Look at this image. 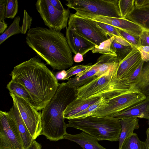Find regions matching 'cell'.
<instances>
[{"mask_svg": "<svg viewBox=\"0 0 149 149\" xmlns=\"http://www.w3.org/2000/svg\"><path fill=\"white\" fill-rule=\"evenodd\" d=\"M10 75L12 79L25 88L31 98L32 106L38 111L48 104L59 84L38 56L14 67Z\"/></svg>", "mask_w": 149, "mask_h": 149, "instance_id": "6da1fadb", "label": "cell"}, {"mask_svg": "<svg viewBox=\"0 0 149 149\" xmlns=\"http://www.w3.org/2000/svg\"><path fill=\"white\" fill-rule=\"evenodd\" d=\"M26 41L38 56L54 70H65L74 63L72 51L61 32L36 26L28 31Z\"/></svg>", "mask_w": 149, "mask_h": 149, "instance_id": "7a4b0ae2", "label": "cell"}, {"mask_svg": "<svg viewBox=\"0 0 149 149\" xmlns=\"http://www.w3.org/2000/svg\"><path fill=\"white\" fill-rule=\"evenodd\" d=\"M75 90L65 85L59 84L56 92L41 113L43 135L51 141L63 139L67 133L63 112L67 106L76 98Z\"/></svg>", "mask_w": 149, "mask_h": 149, "instance_id": "3957f363", "label": "cell"}, {"mask_svg": "<svg viewBox=\"0 0 149 149\" xmlns=\"http://www.w3.org/2000/svg\"><path fill=\"white\" fill-rule=\"evenodd\" d=\"M67 127L79 130L94 137L98 141H116L121 130L120 119L111 117H100L91 115L69 120Z\"/></svg>", "mask_w": 149, "mask_h": 149, "instance_id": "277c9868", "label": "cell"}, {"mask_svg": "<svg viewBox=\"0 0 149 149\" xmlns=\"http://www.w3.org/2000/svg\"><path fill=\"white\" fill-rule=\"evenodd\" d=\"M146 97L133 86L125 93L105 99L92 115L100 117H111L142 102Z\"/></svg>", "mask_w": 149, "mask_h": 149, "instance_id": "5b68a950", "label": "cell"}, {"mask_svg": "<svg viewBox=\"0 0 149 149\" xmlns=\"http://www.w3.org/2000/svg\"><path fill=\"white\" fill-rule=\"evenodd\" d=\"M66 6L76 11L104 16L122 18L118 0H68Z\"/></svg>", "mask_w": 149, "mask_h": 149, "instance_id": "8992f818", "label": "cell"}, {"mask_svg": "<svg viewBox=\"0 0 149 149\" xmlns=\"http://www.w3.org/2000/svg\"><path fill=\"white\" fill-rule=\"evenodd\" d=\"M119 63L105 73L75 91L76 99H84L95 95H102L114 90Z\"/></svg>", "mask_w": 149, "mask_h": 149, "instance_id": "52a82bcc", "label": "cell"}, {"mask_svg": "<svg viewBox=\"0 0 149 149\" xmlns=\"http://www.w3.org/2000/svg\"><path fill=\"white\" fill-rule=\"evenodd\" d=\"M68 25V27L95 45H99L109 38L95 21L77 16L74 14L70 15Z\"/></svg>", "mask_w": 149, "mask_h": 149, "instance_id": "ba28073f", "label": "cell"}, {"mask_svg": "<svg viewBox=\"0 0 149 149\" xmlns=\"http://www.w3.org/2000/svg\"><path fill=\"white\" fill-rule=\"evenodd\" d=\"M35 6L45 24L49 29L60 32L67 27L70 15L69 9L63 11L58 10L52 6L50 0H38Z\"/></svg>", "mask_w": 149, "mask_h": 149, "instance_id": "9c48e42d", "label": "cell"}, {"mask_svg": "<svg viewBox=\"0 0 149 149\" xmlns=\"http://www.w3.org/2000/svg\"><path fill=\"white\" fill-rule=\"evenodd\" d=\"M0 149H25L15 123L7 112L1 110Z\"/></svg>", "mask_w": 149, "mask_h": 149, "instance_id": "30bf717a", "label": "cell"}, {"mask_svg": "<svg viewBox=\"0 0 149 149\" xmlns=\"http://www.w3.org/2000/svg\"><path fill=\"white\" fill-rule=\"evenodd\" d=\"M10 95L16 103L21 116L33 140L40 135L42 130L41 113L28 101L13 93Z\"/></svg>", "mask_w": 149, "mask_h": 149, "instance_id": "8fae6325", "label": "cell"}, {"mask_svg": "<svg viewBox=\"0 0 149 149\" xmlns=\"http://www.w3.org/2000/svg\"><path fill=\"white\" fill-rule=\"evenodd\" d=\"M142 61L140 53L137 48L133 49L119 62L116 74V79L129 77L138 67Z\"/></svg>", "mask_w": 149, "mask_h": 149, "instance_id": "7c38bea8", "label": "cell"}, {"mask_svg": "<svg viewBox=\"0 0 149 149\" xmlns=\"http://www.w3.org/2000/svg\"><path fill=\"white\" fill-rule=\"evenodd\" d=\"M66 38L72 52L75 55L79 53L83 56L95 45L68 27L66 28Z\"/></svg>", "mask_w": 149, "mask_h": 149, "instance_id": "4fadbf2b", "label": "cell"}, {"mask_svg": "<svg viewBox=\"0 0 149 149\" xmlns=\"http://www.w3.org/2000/svg\"><path fill=\"white\" fill-rule=\"evenodd\" d=\"M118 119L136 118L149 120V95L142 102L111 116Z\"/></svg>", "mask_w": 149, "mask_h": 149, "instance_id": "5bb4252c", "label": "cell"}, {"mask_svg": "<svg viewBox=\"0 0 149 149\" xmlns=\"http://www.w3.org/2000/svg\"><path fill=\"white\" fill-rule=\"evenodd\" d=\"M9 116L15 123L22 138L24 147L27 149L33 140L25 124L17 107L13 101V104L9 111L7 112Z\"/></svg>", "mask_w": 149, "mask_h": 149, "instance_id": "9a60e30c", "label": "cell"}, {"mask_svg": "<svg viewBox=\"0 0 149 149\" xmlns=\"http://www.w3.org/2000/svg\"><path fill=\"white\" fill-rule=\"evenodd\" d=\"M98 69V65L96 62L86 71L77 74L74 77L68 79V81L65 82V85L75 91L98 77L96 75Z\"/></svg>", "mask_w": 149, "mask_h": 149, "instance_id": "2e32d148", "label": "cell"}, {"mask_svg": "<svg viewBox=\"0 0 149 149\" xmlns=\"http://www.w3.org/2000/svg\"><path fill=\"white\" fill-rule=\"evenodd\" d=\"M102 97L96 95L84 99L75 98L67 106L63 111L64 118L68 120L71 119L76 114L97 102Z\"/></svg>", "mask_w": 149, "mask_h": 149, "instance_id": "e0dca14e", "label": "cell"}, {"mask_svg": "<svg viewBox=\"0 0 149 149\" xmlns=\"http://www.w3.org/2000/svg\"><path fill=\"white\" fill-rule=\"evenodd\" d=\"M63 139L77 143L84 149H107L100 144L96 138L83 131L75 134L67 133Z\"/></svg>", "mask_w": 149, "mask_h": 149, "instance_id": "ac0fdd59", "label": "cell"}, {"mask_svg": "<svg viewBox=\"0 0 149 149\" xmlns=\"http://www.w3.org/2000/svg\"><path fill=\"white\" fill-rule=\"evenodd\" d=\"M126 19L149 30V5L140 8H134Z\"/></svg>", "mask_w": 149, "mask_h": 149, "instance_id": "d6986e66", "label": "cell"}, {"mask_svg": "<svg viewBox=\"0 0 149 149\" xmlns=\"http://www.w3.org/2000/svg\"><path fill=\"white\" fill-rule=\"evenodd\" d=\"M121 130L120 135L118 149H121L125 139L134 133L135 129L139 127V120L136 118H122L120 119Z\"/></svg>", "mask_w": 149, "mask_h": 149, "instance_id": "ffe728a7", "label": "cell"}, {"mask_svg": "<svg viewBox=\"0 0 149 149\" xmlns=\"http://www.w3.org/2000/svg\"><path fill=\"white\" fill-rule=\"evenodd\" d=\"M135 87L146 97L149 95V61L144 62Z\"/></svg>", "mask_w": 149, "mask_h": 149, "instance_id": "44dd1931", "label": "cell"}, {"mask_svg": "<svg viewBox=\"0 0 149 149\" xmlns=\"http://www.w3.org/2000/svg\"><path fill=\"white\" fill-rule=\"evenodd\" d=\"M97 63L98 69L96 75L99 77L105 73L119 62L117 56L104 54L98 58Z\"/></svg>", "mask_w": 149, "mask_h": 149, "instance_id": "7402d4cb", "label": "cell"}, {"mask_svg": "<svg viewBox=\"0 0 149 149\" xmlns=\"http://www.w3.org/2000/svg\"><path fill=\"white\" fill-rule=\"evenodd\" d=\"M6 87L9 91L10 94L13 93L24 99L32 105V101L31 96L25 88L21 84L11 79L7 85Z\"/></svg>", "mask_w": 149, "mask_h": 149, "instance_id": "603a6c76", "label": "cell"}, {"mask_svg": "<svg viewBox=\"0 0 149 149\" xmlns=\"http://www.w3.org/2000/svg\"><path fill=\"white\" fill-rule=\"evenodd\" d=\"M121 149H146L144 142L141 141L137 134L133 133L126 139Z\"/></svg>", "mask_w": 149, "mask_h": 149, "instance_id": "cb8c5ba5", "label": "cell"}, {"mask_svg": "<svg viewBox=\"0 0 149 149\" xmlns=\"http://www.w3.org/2000/svg\"><path fill=\"white\" fill-rule=\"evenodd\" d=\"M20 18L19 16L15 17L9 26L0 36V45L11 36L21 33V26L19 24Z\"/></svg>", "mask_w": 149, "mask_h": 149, "instance_id": "d4e9b609", "label": "cell"}, {"mask_svg": "<svg viewBox=\"0 0 149 149\" xmlns=\"http://www.w3.org/2000/svg\"><path fill=\"white\" fill-rule=\"evenodd\" d=\"M114 39V36L112 37L103 42L99 45H95L91 51L93 53H98L103 54L117 56L111 48V44Z\"/></svg>", "mask_w": 149, "mask_h": 149, "instance_id": "484cf974", "label": "cell"}, {"mask_svg": "<svg viewBox=\"0 0 149 149\" xmlns=\"http://www.w3.org/2000/svg\"><path fill=\"white\" fill-rule=\"evenodd\" d=\"M111 48L116 54L119 62L122 60L133 49L131 47L119 43L115 39L111 44Z\"/></svg>", "mask_w": 149, "mask_h": 149, "instance_id": "4316f807", "label": "cell"}, {"mask_svg": "<svg viewBox=\"0 0 149 149\" xmlns=\"http://www.w3.org/2000/svg\"><path fill=\"white\" fill-rule=\"evenodd\" d=\"M134 0H119L118 5L121 16L123 18L131 13L134 9Z\"/></svg>", "mask_w": 149, "mask_h": 149, "instance_id": "83f0119b", "label": "cell"}, {"mask_svg": "<svg viewBox=\"0 0 149 149\" xmlns=\"http://www.w3.org/2000/svg\"><path fill=\"white\" fill-rule=\"evenodd\" d=\"M104 100L105 99L102 97L97 102L84 110L76 114L73 116L71 119L84 118L92 115L93 113L102 105Z\"/></svg>", "mask_w": 149, "mask_h": 149, "instance_id": "f1b7e54d", "label": "cell"}, {"mask_svg": "<svg viewBox=\"0 0 149 149\" xmlns=\"http://www.w3.org/2000/svg\"><path fill=\"white\" fill-rule=\"evenodd\" d=\"M18 7L17 0H7L5 14L6 18L12 19L14 18L17 13Z\"/></svg>", "mask_w": 149, "mask_h": 149, "instance_id": "f546056e", "label": "cell"}, {"mask_svg": "<svg viewBox=\"0 0 149 149\" xmlns=\"http://www.w3.org/2000/svg\"><path fill=\"white\" fill-rule=\"evenodd\" d=\"M121 36L137 48L141 46L140 36L134 35L117 28Z\"/></svg>", "mask_w": 149, "mask_h": 149, "instance_id": "4dcf8cb0", "label": "cell"}, {"mask_svg": "<svg viewBox=\"0 0 149 149\" xmlns=\"http://www.w3.org/2000/svg\"><path fill=\"white\" fill-rule=\"evenodd\" d=\"M92 65H93L89 64L87 65H77L72 67L66 71L67 74L63 80H68L72 76L86 71Z\"/></svg>", "mask_w": 149, "mask_h": 149, "instance_id": "1f68e13d", "label": "cell"}, {"mask_svg": "<svg viewBox=\"0 0 149 149\" xmlns=\"http://www.w3.org/2000/svg\"><path fill=\"white\" fill-rule=\"evenodd\" d=\"M96 22L98 26L110 38L113 36L122 37L116 27L105 24Z\"/></svg>", "mask_w": 149, "mask_h": 149, "instance_id": "d6a6232c", "label": "cell"}, {"mask_svg": "<svg viewBox=\"0 0 149 149\" xmlns=\"http://www.w3.org/2000/svg\"><path fill=\"white\" fill-rule=\"evenodd\" d=\"M32 20V17L29 15L26 10H24L22 24L21 26L22 34H26L28 30L30 29Z\"/></svg>", "mask_w": 149, "mask_h": 149, "instance_id": "836d02e7", "label": "cell"}, {"mask_svg": "<svg viewBox=\"0 0 149 149\" xmlns=\"http://www.w3.org/2000/svg\"><path fill=\"white\" fill-rule=\"evenodd\" d=\"M137 49L140 53L142 61L144 62L149 61V46L141 45Z\"/></svg>", "mask_w": 149, "mask_h": 149, "instance_id": "e575fe53", "label": "cell"}, {"mask_svg": "<svg viewBox=\"0 0 149 149\" xmlns=\"http://www.w3.org/2000/svg\"><path fill=\"white\" fill-rule=\"evenodd\" d=\"M140 37L141 45L149 46V30L144 29Z\"/></svg>", "mask_w": 149, "mask_h": 149, "instance_id": "d590c367", "label": "cell"}, {"mask_svg": "<svg viewBox=\"0 0 149 149\" xmlns=\"http://www.w3.org/2000/svg\"><path fill=\"white\" fill-rule=\"evenodd\" d=\"M7 0H0V21L5 22Z\"/></svg>", "mask_w": 149, "mask_h": 149, "instance_id": "8d00e7d4", "label": "cell"}, {"mask_svg": "<svg viewBox=\"0 0 149 149\" xmlns=\"http://www.w3.org/2000/svg\"><path fill=\"white\" fill-rule=\"evenodd\" d=\"M149 5V0H134V9L140 8Z\"/></svg>", "mask_w": 149, "mask_h": 149, "instance_id": "74e56055", "label": "cell"}, {"mask_svg": "<svg viewBox=\"0 0 149 149\" xmlns=\"http://www.w3.org/2000/svg\"><path fill=\"white\" fill-rule=\"evenodd\" d=\"M114 37L116 41L123 45L131 47L133 49L136 48L122 37L114 36Z\"/></svg>", "mask_w": 149, "mask_h": 149, "instance_id": "f35d334b", "label": "cell"}, {"mask_svg": "<svg viewBox=\"0 0 149 149\" xmlns=\"http://www.w3.org/2000/svg\"><path fill=\"white\" fill-rule=\"evenodd\" d=\"M50 1L52 6L58 10L63 11L64 9L61 1L58 0H50Z\"/></svg>", "mask_w": 149, "mask_h": 149, "instance_id": "ab89813d", "label": "cell"}, {"mask_svg": "<svg viewBox=\"0 0 149 149\" xmlns=\"http://www.w3.org/2000/svg\"><path fill=\"white\" fill-rule=\"evenodd\" d=\"M67 74L65 70L57 72L54 74L56 79L58 80H63Z\"/></svg>", "mask_w": 149, "mask_h": 149, "instance_id": "60d3db41", "label": "cell"}, {"mask_svg": "<svg viewBox=\"0 0 149 149\" xmlns=\"http://www.w3.org/2000/svg\"><path fill=\"white\" fill-rule=\"evenodd\" d=\"M27 149H42V146L35 140L33 141L31 145Z\"/></svg>", "mask_w": 149, "mask_h": 149, "instance_id": "b9f144b4", "label": "cell"}, {"mask_svg": "<svg viewBox=\"0 0 149 149\" xmlns=\"http://www.w3.org/2000/svg\"><path fill=\"white\" fill-rule=\"evenodd\" d=\"M73 60L76 63L84 61L83 55L80 53H78L75 55L73 57Z\"/></svg>", "mask_w": 149, "mask_h": 149, "instance_id": "7bdbcfd3", "label": "cell"}, {"mask_svg": "<svg viewBox=\"0 0 149 149\" xmlns=\"http://www.w3.org/2000/svg\"><path fill=\"white\" fill-rule=\"evenodd\" d=\"M7 27V24L5 22L0 21V33H3Z\"/></svg>", "mask_w": 149, "mask_h": 149, "instance_id": "ee69618b", "label": "cell"}, {"mask_svg": "<svg viewBox=\"0 0 149 149\" xmlns=\"http://www.w3.org/2000/svg\"><path fill=\"white\" fill-rule=\"evenodd\" d=\"M147 138L145 142H144L146 149H149V127L147 130L146 131Z\"/></svg>", "mask_w": 149, "mask_h": 149, "instance_id": "f6af8a7d", "label": "cell"}, {"mask_svg": "<svg viewBox=\"0 0 149 149\" xmlns=\"http://www.w3.org/2000/svg\"></svg>", "mask_w": 149, "mask_h": 149, "instance_id": "bcb514c9", "label": "cell"}]
</instances>
